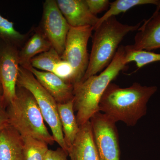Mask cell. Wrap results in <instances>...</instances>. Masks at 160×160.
<instances>
[{"label": "cell", "instance_id": "cell-10", "mask_svg": "<svg viewBox=\"0 0 160 160\" xmlns=\"http://www.w3.org/2000/svg\"><path fill=\"white\" fill-rule=\"evenodd\" d=\"M33 74L58 104L68 102L74 98V85L53 72L41 71L31 66L26 68Z\"/></svg>", "mask_w": 160, "mask_h": 160}, {"label": "cell", "instance_id": "cell-11", "mask_svg": "<svg viewBox=\"0 0 160 160\" xmlns=\"http://www.w3.org/2000/svg\"><path fill=\"white\" fill-rule=\"evenodd\" d=\"M133 45L126 46L129 50H152L160 49V12L156 9L138 29Z\"/></svg>", "mask_w": 160, "mask_h": 160}, {"label": "cell", "instance_id": "cell-7", "mask_svg": "<svg viewBox=\"0 0 160 160\" xmlns=\"http://www.w3.org/2000/svg\"><path fill=\"white\" fill-rule=\"evenodd\" d=\"M89 121L99 160H120L119 140L116 122L100 112L93 115Z\"/></svg>", "mask_w": 160, "mask_h": 160}, {"label": "cell", "instance_id": "cell-23", "mask_svg": "<svg viewBox=\"0 0 160 160\" xmlns=\"http://www.w3.org/2000/svg\"><path fill=\"white\" fill-rule=\"evenodd\" d=\"M68 152L61 147L56 150H48L45 160H68Z\"/></svg>", "mask_w": 160, "mask_h": 160}, {"label": "cell", "instance_id": "cell-14", "mask_svg": "<svg viewBox=\"0 0 160 160\" xmlns=\"http://www.w3.org/2000/svg\"><path fill=\"white\" fill-rule=\"evenodd\" d=\"M29 31V38L19 52L20 66L25 68L30 66L32 58L52 47L39 26L32 28Z\"/></svg>", "mask_w": 160, "mask_h": 160}, {"label": "cell", "instance_id": "cell-12", "mask_svg": "<svg viewBox=\"0 0 160 160\" xmlns=\"http://www.w3.org/2000/svg\"><path fill=\"white\" fill-rule=\"evenodd\" d=\"M56 2L70 27L89 26L94 29L99 18L91 13L86 0H57Z\"/></svg>", "mask_w": 160, "mask_h": 160}, {"label": "cell", "instance_id": "cell-20", "mask_svg": "<svg viewBox=\"0 0 160 160\" xmlns=\"http://www.w3.org/2000/svg\"><path fill=\"white\" fill-rule=\"evenodd\" d=\"M22 138L24 142L25 160H45L49 150V145L43 141L30 137Z\"/></svg>", "mask_w": 160, "mask_h": 160}, {"label": "cell", "instance_id": "cell-3", "mask_svg": "<svg viewBox=\"0 0 160 160\" xmlns=\"http://www.w3.org/2000/svg\"><path fill=\"white\" fill-rule=\"evenodd\" d=\"M141 24H124L112 17L95 29L89 65L81 82L106 69L114 58L124 38L129 32L138 30Z\"/></svg>", "mask_w": 160, "mask_h": 160}, {"label": "cell", "instance_id": "cell-6", "mask_svg": "<svg viewBox=\"0 0 160 160\" xmlns=\"http://www.w3.org/2000/svg\"><path fill=\"white\" fill-rule=\"evenodd\" d=\"M94 28L92 26L70 27L66 38L62 60L71 66L73 70V84L81 82L89 63L87 45Z\"/></svg>", "mask_w": 160, "mask_h": 160}, {"label": "cell", "instance_id": "cell-15", "mask_svg": "<svg viewBox=\"0 0 160 160\" xmlns=\"http://www.w3.org/2000/svg\"><path fill=\"white\" fill-rule=\"evenodd\" d=\"M0 160H25L22 137L9 125L0 132Z\"/></svg>", "mask_w": 160, "mask_h": 160}, {"label": "cell", "instance_id": "cell-9", "mask_svg": "<svg viewBox=\"0 0 160 160\" xmlns=\"http://www.w3.org/2000/svg\"><path fill=\"white\" fill-rule=\"evenodd\" d=\"M39 26L52 47L62 56L70 26L60 11L56 0H46L44 3Z\"/></svg>", "mask_w": 160, "mask_h": 160}, {"label": "cell", "instance_id": "cell-4", "mask_svg": "<svg viewBox=\"0 0 160 160\" xmlns=\"http://www.w3.org/2000/svg\"><path fill=\"white\" fill-rule=\"evenodd\" d=\"M9 125L22 137L29 136L54 144L52 135L46 128L37 103L30 92L17 86L14 100L6 108Z\"/></svg>", "mask_w": 160, "mask_h": 160}, {"label": "cell", "instance_id": "cell-13", "mask_svg": "<svg viewBox=\"0 0 160 160\" xmlns=\"http://www.w3.org/2000/svg\"><path fill=\"white\" fill-rule=\"evenodd\" d=\"M68 154L71 160H99L90 121L80 126Z\"/></svg>", "mask_w": 160, "mask_h": 160}, {"label": "cell", "instance_id": "cell-24", "mask_svg": "<svg viewBox=\"0 0 160 160\" xmlns=\"http://www.w3.org/2000/svg\"><path fill=\"white\" fill-rule=\"evenodd\" d=\"M9 125V119L6 109L0 104V132Z\"/></svg>", "mask_w": 160, "mask_h": 160}, {"label": "cell", "instance_id": "cell-25", "mask_svg": "<svg viewBox=\"0 0 160 160\" xmlns=\"http://www.w3.org/2000/svg\"><path fill=\"white\" fill-rule=\"evenodd\" d=\"M3 95V89L1 81H0V103H1V101H2V98Z\"/></svg>", "mask_w": 160, "mask_h": 160}, {"label": "cell", "instance_id": "cell-19", "mask_svg": "<svg viewBox=\"0 0 160 160\" xmlns=\"http://www.w3.org/2000/svg\"><path fill=\"white\" fill-rule=\"evenodd\" d=\"M62 61L61 56L52 47L48 51L32 58L30 61V66L38 70L54 73L57 66Z\"/></svg>", "mask_w": 160, "mask_h": 160}, {"label": "cell", "instance_id": "cell-8", "mask_svg": "<svg viewBox=\"0 0 160 160\" xmlns=\"http://www.w3.org/2000/svg\"><path fill=\"white\" fill-rule=\"evenodd\" d=\"M19 50L17 46L0 38V81L3 89L0 104L6 109L16 96Z\"/></svg>", "mask_w": 160, "mask_h": 160}, {"label": "cell", "instance_id": "cell-1", "mask_svg": "<svg viewBox=\"0 0 160 160\" xmlns=\"http://www.w3.org/2000/svg\"><path fill=\"white\" fill-rule=\"evenodd\" d=\"M157 89L136 82L127 88L111 83L100 100L99 110L115 122L132 127L147 113V103Z\"/></svg>", "mask_w": 160, "mask_h": 160}, {"label": "cell", "instance_id": "cell-5", "mask_svg": "<svg viewBox=\"0 0 160 160\" xmlns=\"http://www.w3.org/2000/svg\"><path fill=\"white\" fill-rule=\"evenodd\" d=\"M17 86L31 92L37 103L43 118L51 129L55 142L68 152L64 139L62 125L58 109V103L41 85L29 69L20 66Z\"/></svg>", "mask_w": 160, "mask_h": 160}, {"label": "cell", "instance_id": "cell-2", "mask_svg": "<svg viewBox=\"0 0 160 160\" xmlns=\"http://www.w3.org/2000/svg\"><path fill=\"white\" fill-rule=\"evenodd\" d=\"M125 55V46H120L112 61L104 71L74 85L73 107L79 126L99 112L100 100L107 87L126 68Z\"/></svg>", "mask_w": 160, "mask_h": 160}, {"label": "cell", "instance_id": "cell-22", "mask_svg": "<svg viewBox=\"0 0 160 160\" xmlns=\"http://www.w3.org/2000/svg\"><path fill=\"white\" fill-rule=\"evenodd\" d=\"M86 2L91 13L96 16L107 9L110 3L108 0H86Z\"/></svg>", "mask_w": 160, "mask_h": 160}, {"label": "cell", "instance_id": "cell-17", "mask_svg": "<svg viewBox=\"0 0 160 160\" xmlns=\"http://www.w3.org/2000/svg\"><path fill=\"white\" fill-rule=\"evenodd\" d=\"M145 5H155L157 6V9H160V0H116L110 2L109 9L99 18L94 29L109 18L126 12L135 6Z\"/></svg>", "mask_w": 160, "mask_h": 160}, {"label": "cell", "instance_id": "cell-21", "mask_svg": "<svg viewBox=\"0 0 160 160\" xmlns=\"http://www.w3.org/2000/svg\"><path fill=\"white\" fill-rule=\"evenodd\" d=\"M125 61L126 64L135 62L138 68H142L150 63L160 62V53L145 50H129L126 48Z\"/></svg>", "mask_w": 160, "mask_h": 160}, {"label": "cell", "instance_id": "cell-18", "mask_svg": "<svg viewBox=\"0 0 160 160\" xmlns=\"http://www.w3.org/2000/svg\"><path fill=\"white\" fill-rule=\"evenodd\" d=\"M30 31L26 34L20 33L15 29L14 23L0 14V38L11 43L20 49L28 39Z\"/></svg>", "mask_w": 160, "mask_h": 160}, {"label": "cell", "instance_id": "cell-16", "mask_svg": "<svg viewBox=\"0 0 160 160\" xmlns=\"http://www.w3.org/2000/svg\"><path fill=\"white\" fill-rule=\"evenodd\" d=\"M58 109L68 152L79 131L76 117L74 114L73 99L68 102L58 104Z\"/></svg>", "mask_w": 160, "mask_h": 160}]
</instances>
